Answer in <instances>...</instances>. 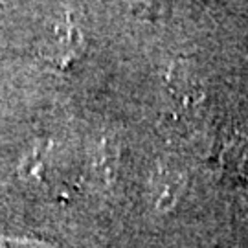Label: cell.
Segmentation results:
<instances>
[{
	"instance_id": "cell-1",
	"label": "cell",
	"mask_w": 248,
	"mask_h": 248,
	"mask_svg": "<svg viewBox=\"0 0 248 248\" xmlns=\"http://www.w3.org/2000/svg\"><path fill=\"white\" fill-rule=\"evenodd\" d=\"M57 41L53 46V57L52 61L57 66H68L79 57L83 50H85V43H83V35L79 33V30L76 26H72V22H68V26L62 31H57Z\"/></svg>"
},
{
	"instance_id": "cell-2",
	"label": "cell",
	"mask_w": 248,
	"mask_h": 248,
	"mask_svg": "<svg viewBox=\"0 0 248 248\" xmlns=\"http://www.w3.org/2000/svg\"><path fill=\"white\" fill-rule=\"evenodd\" d=\"M169 89L173 92V96L186 107H191L202 101V89L201 83L193 78L191 72L182 68L180 64L173 66L171 70V79H169Z\"/></svg>"
},
{
	"instance_id": "cell-3",
	"label": "cell",
	"mask_w": 248,
	"mask_h": 248,
	"mask_svg": "<svg viewBox=\"0 0 248 248\" xmlns=\"http://www.w3.org/2000/svg\"><path fill=\"white\" fill-rule=\"evenodd\" d=\"M0 248H52L46 243L33 239H18V237H8L0 235Z\"/></svg>"
},
{
	"instance_id": "cell-4",
	"label": "cell",
	"mask_w": 248,
	"mask_h": 248,
	"mask_svg": "<svg viewBox=\"0 0 248 248\" xmlns=\"http://www.w3.org/2000/svg\"><path fill=\"white\" fill-rule=\"evenodd\" d=\"M13 0H0V4H11Z\"/></svg>"
}]
</instances>
